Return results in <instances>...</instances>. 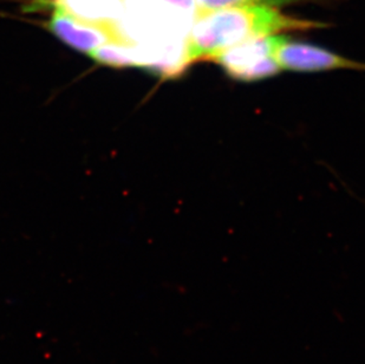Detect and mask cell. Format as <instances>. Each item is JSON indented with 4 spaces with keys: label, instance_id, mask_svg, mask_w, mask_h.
I'll use <instances>...</instances> for the list:
<instances>
[{
    "label": "cell",
    "instance_id": "1",
    "mask_svg": "<svg viewBox=\"0 0 365 364\" xmlns=\"http://www.w3.org/2000/svg\"><path fill=\"white\" fill-rule=\"evenodd\" d=\"M323 26L327 24L291 17L267 5L197 10L187 43L188 61L190 66L195 63L212 62L221 52L250 39Z\"/></svg>",
    "mask_w": 365,
    "mask_h": 364
},
{
    "label": "cell",
    "instance_id": "2",
    "mask_svg": "<svg viewBox=\"0 0 365 364\" xmlns=\"http://www.w3.org/2000/svg\"><path fill=\"white\" fill-rule=\"evenodd\" d=\"M277 37L269 36L244 41L221 52L212 62L235 81L255 82L269 79L282 71L274 57Z\"/></svg>",
    "mask_w": 365,
    "mask_h": 364
},
{
    "label": "cell",
    "instance_id": "3",
    "mask_svg": "<svg viewBox=\"0 0 365 364\" xmlns=\"http://www.w3.org/2000/svg\"><path fill=\"white\" fill-rule=\"evenodd\" d=\"M274 57L282 70L297 73H321L330 70H364V63L345 59L330 50L304 41L277 37Z\"/></svg>",
    "mask_w": 365,
    "mask_h": 364
},
{
    "label": "cell",
    "instance_id": "4",
    "mask_svg": "<svg viewBox=\"0 0 365 364\" xmlns=\"http://www.w3.org/2000/svg\"><path fill=\"white\" fill-rule=\"evenodd\" d=\"M48 28L66 44L88 55L109 41L103 29L78 21L57 9H53Z\"/></svg>",
    "mask_w": 365,
    "mask_h": 364
},
{
    "label": "cell",
    "instance_id": "5",
    "mask_svg": "<svg viewBox=\"0 0 365 364\" xmlns=\"http://www.w3.org/2000/svg\"><path fill=\"white\" fill-rule=\"evenodd\" d=\"M53 9L88 24L103 29L106 34L111 24L121 17L122 0H52Z\"/></svg>",
    "mask_w": 365,
    "mask_h": 364
},
{
    "label": "cell",
    "instance_id": "6",
    "mask_svg": "<svg viewBox=\"0 0 365 364\" xmlns=\"http://www.w3.org/2000/svg\"><path fill=\"white\" fill-rule=\"evenodd\" d=\"M90 57L103 66L111 68H130L134 66L133 59L125 46L115 43L102 45L90 54Z\"/></svg>",
    "mask_w": 365,
    "mask_h": 364
},
{
    "label": "cell",
    "instance_id": "7",
    "mask_svg": "<svg viewBox=\"0 0 365 364\" xmlns=\"http://www.w3.org/2000/svg\"><path fill=\"white\" fill-rule=\"evenodd\" d=\"M307 0H197V10H210L219 7L238 6V5H267L280 6L289 4L302 3Z\"/></svg>",
    "mask_w": 365,
    "mask_h": 364
}]
</instances>
